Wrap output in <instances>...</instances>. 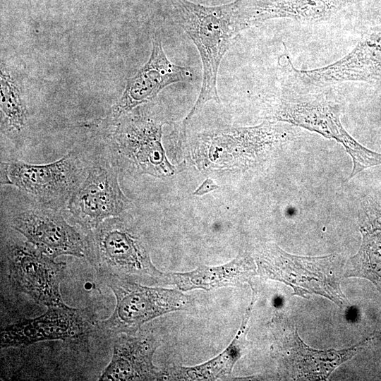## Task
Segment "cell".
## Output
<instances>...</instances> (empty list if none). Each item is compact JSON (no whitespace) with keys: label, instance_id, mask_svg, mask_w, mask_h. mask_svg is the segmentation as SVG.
Instances as JSON below:
<instances>
[{"label":"cell","instance_id":"obj_1","mask_svg":"<svg viewBox=\"0 0 381 381\" xmlns=\"http://www.w3.org/2000/svg\"><path fill=\"white\" fill-rule=\"evenodd\" d=\"M172 20L196 46L202 65V82L196 102L182 122L186 128L209 101L220 103L217 88L221 61L236 37L250 27L246 0L207 6L188 0H170Z\"/></svg>","mask_w":381,"mask_h":381},{"label":"cell","instance_id":"obj_2","mask_svg":"<svg viewBox=\"0 0 381 381\" xmlns=\"http://www.w3.org/2000/svg\"><path fill=\"white\" fill-rule=\"evenodd\" d=\"M269 119L289 123L341 143L353 162L349 179L367 168L381 164V154L368 150L352 138L341 125L337 107L325 97L283 96Z\"/></svg>","mask_w":381,"mask_h":381},{"label":"cell","instance_id":"obj_3","mask_svg":"<svg viewBox=\"0 0 381 381\" xmlns=\"http://www.w3.org/2000/svg\"><path fill=\"white\" fill-rule=\"evenodd\" d=\"M258 271L269 278L291 286L294 294L306 297L318 294L342 304L344 296L333 275V255L324 257H301L291 255L276 244L267 245L257 255Z\"/></svg>","mask_w":381,"mask_h":381},{"label":"cell","instance_id":"obj_4","mask_svg":"<svg viewBox=\"0 0 381 381\" xmlns=\"http://www.w3.org/2000/svg\"><path fill=\"white\" fill-rule=\"evenodd\" d=\"M1 184L13 185L44 205L69 200L84 177L82 163L73 152L47 164L1 162Z\"/></svg>","mask_w":381,"mask_h":381},{"label":"cell","instance_id":"obj_5","mask_svg":"<svg viewBox=\"0 0 381 381\" xmlns=\"http://www.w3.org/2000/svg\"><path fill=\"white\" fill-rule=\"evenodd\" d=\"M110 277L108 285L116 300L113 314L104 321V327L110 331L133 332L158 316L187 309L190 306L189 298L176 289L150 287Z\"/></svg>","mask_w":381,"mask_h":381},{"label":"cell","instance_id":"obj_6","mask_svg":"<svg viewBox=\"0 0 381 381\" xmlns=\"http://www.w3.org/2000/svg\"><path fill=\"white\" fill-rule=\"evenodd\" d=\"M6 256L8 278L16 290L47 307L66 305L60 291L64 262H56L55 258L25 242L8 244Z\"/></svg>","mask_w":381,"mask_h":381},{"label":"cell","instance_id":"obj_7","mask_svg":"<svg viewBox=\"0 0 381 381\" xmlns=\"http://www.w3.org/2000/svg\"><path fill=\"white\" fill-rule=\"evenodd\" d=\"M128 204L116 170L108 162H101L89 170L68 200V208L78 224L93 230L104 220L119 215Z\"/></svg>","mask_w":381,"mask_h":381},{"label":"cell","instance_id":"obj_8","mask_svg":"<svg viewBox=\"0 0 381 381\" xmlns=\"http://www.w3.org/2000/svg\"><path fill=\"white\" fill-rule=\"evenodd\" d=\"M92 241L98 266L110 276L163 275L152 264L141 241L116 217L104 220L93 229Z\"/></svg>","mask_w":381,"mask_h":381},{"label":"cell","instance_id":"obj_9","mask_svg":"<svg viewBox=\"0 0 381 381\" xmlns=\"http://www.w3.org/2000/svg\"><path fill=\"white\" fill-rule=\"evenodd\" d=\"M12 227L44 254L83 258L87 243L75 227L57 212L47 210H26L15 214Z\"/></svg>","mask_w":381,"mask_h":381},{"label":"cell","instance_id":"obj_10","mask_svg":"<svg viewBox=\"0 0 381 381\" xmlns=\"http://www.w3.org/2000/svg\"><path fill=\"white\" fill-rule=\"evenodd\" d=\"M192 70L174 64L167 58L161 38L155 37L147 61L128 79L122 95L112 107L114 119L126 114L137 106L155 98L165 87L192 80Z\"/></svg>","mask_w":381,"mask_h":381},{"label":"cell","instance_id":"obj_11","mask_svg":"<svg viewBox=\"0 0 381 381\" xmlns=\"http://www.w3.org/2000/svg\"><path fill=\"white\" fill-rule=\"evenodd\" d=\"M88 322L80 310L66 305L47 307L42 315L23 319L1 329V347L25 346L49 340H65L81 336Z\"/></svg>","mask_w":381,"mask_h":381},{"label":"cell","instance_id":"obj_12","mask_svg":"<svg viewBox=\"0 0 381 381\" xmlns=\"http://www.w3.org/2000/svg\"><path fill=\"white\" fill-rule=\"evenodd\" d=\"M297 73L304 82L315 86L350 80H381V30L367 35L351 52L335 63Z\"/></svg>","mask_w":381,"mask_h":381},{"label":"cell","instance_id":"obj_13","mask_svg":"<svg viewBox=\"0 0 381 381\" xmlns=\"http://www.w3.org/2000/svg\"><path fill=\"white\" fill-rule=\"evenodd\" d=\"M162 125L151 119H135L121 125L115 133L123 153L143 172L159 178L174 172L162 147Z\"/></svg>","mask_w":381,"mask_h":381},{"label":"cell","instance_id":"obj_14","mask_svg":"<svg viewBox=\"0 0 381 381\" xmlns=\"http://www.w3.org/2000/svg\"><path fill=\"white\" fill-rule=\"evenodd\" d=\"M156 349L148 337L121 336L114 342L111 361L99 380H148L159 377L152 358Z\"/></svg>","mask_w":381,"mask_h":381},{"label":"cell","instance_id":"obj_15","mask_svg":"<svg viewBox=\"0 0 381 381\" xmlns=\"http://www.w3.org/2000/svg\"><path fill=\"white\" fill-rule=\"evenodd\" d=\"M352 0H247L251 27L273 18H291L303 22L327 20Z\"/></svg>","mask_w":381,"mask_h":381},{"label":"cell","instance_id":"obj_16","mask_svg":"<svg viewBox=\"0 0 381 381\" xmlns=\"http://www.w3.org/2000/svg\"><path fill=\"white\" fill-rule=\"evenodd\" d=\"M253 260L246 255H239L230 262L217 267L200 266L186 273L168 274L172 284L182 291L193 289L205 290L248 281L255 272Z\"/></svg>","mask_w":381,"mask_h":381},{"label":"cell","instance_id":"obj_17","mask_svg":"<svg viewBox=\"0 0 381 381\" xmlns=\"http://www.w3.org/2000/svg\"><path fill=\"white\" fill-rule=\"evenodd\" d=\"M287 343L292 376L309 379L326 378L339 365L356 353L358 349L356 346L339 351L315 350L303 342L296 331L291 333Z\"/></svg>","mask_w":381,"mask_h":381},{"label":"cell","instance_id":"obj_18","mask_svg":"<svg viewBox=\"0 0 381 381\" xmlns=\"http://www.w3.org/2000/svg\"><path fill=\"white\" fill-rule=\"evenodd\" d=\"M360 226L362 243L351 258L353 268L349 277H364L381 291V207L368 204Z\"/></svg>","mask_w":381,"mask_h":381},{"label":"cell","instance_id":"obj_19","mask_svg":"<svg viewBox=\"0 0 381 381\" xmlns=\"http://www.w3.org/2000/svg\"><path fill=\"white\" fill-rule=\"evenodd\" d=\"M252 301L244 315L242 325L229 346L218 356L200 365L182 368L183 377L192 380H215L229 375L236 362L242 356L248 346L246 334L248 320L255 301L253 291Z\"/></svg>","mask_w":381,"mask_h":381},{"label":"cell","instance_id":"obj_20","mask_svg":"<svg viewBox=\"0 0 381 381\" xmlns=\"http://www.w3.org/2000/svg\"><path fill=\"white\" fill-rule=\"evenodd\" d=\"M0 82V108L4 125L9 131L19 132L24 127L28 117L20 85L3 66L1 68Z\"/></svg>","mask_w":381,"mask_h":381},{"label":"cell","instance_id":"obj_21","mask_svg":"<svg viewBox=\"0 0 381 381\" xmlns=\"http://www.w3.org/2000/svg\"><path fill=\"white\" fill-rule=\"evenodd\" d=\"M218 188L219 186L214 182L212 179H207L202 183V185L200 186V187L193 193V194L196 195H202Z\"/></svg>","mask_w":381,"mask_h":381}]
</instances>
